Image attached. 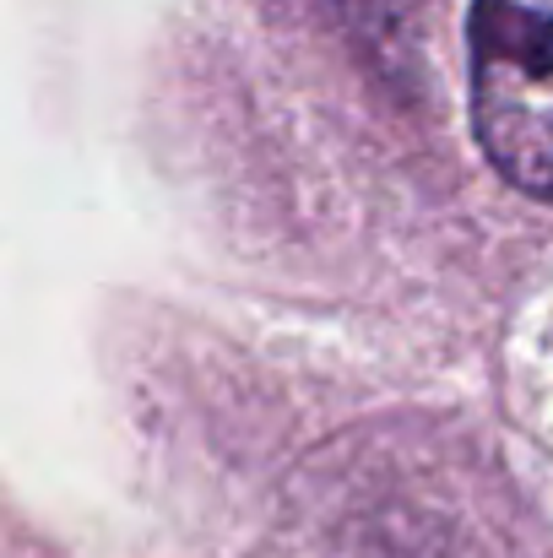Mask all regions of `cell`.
I'll return each instance as SVG.
<instances>
[{"label": "cell", "instance_id": "cell-1", "mask_svg": "<svg viewBox=\"0 0 553 558\" xmlns=\"http://www.w3.org/2000/svg\"><path fill=\"white\" fill-rule=\"evenodd\" d=\"M472 125L510 185L553 195V0L472 5Z\"/></svg>", "mask_w": 553, "mask_h": 558}]
</instances>
